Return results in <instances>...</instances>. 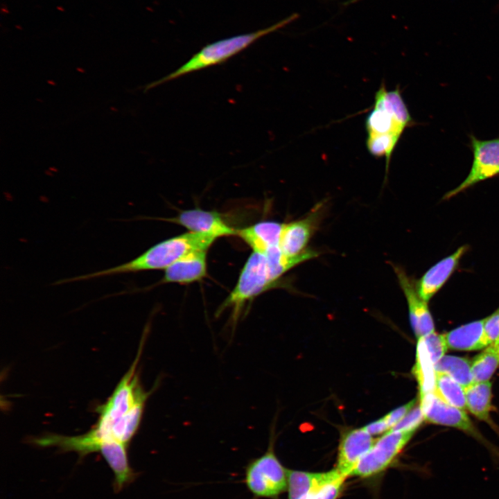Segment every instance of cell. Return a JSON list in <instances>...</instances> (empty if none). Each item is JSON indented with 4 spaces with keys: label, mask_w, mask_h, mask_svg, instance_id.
Instances as JSON below:
<instances>
[{
    "label": "cell",
    "mask_w": 499,
    "mask_h": 499,
    "mask_svg": "<svg viewBox=\"0 0 499 499\" xmlns=\"http://www.w3.org/2000/svg\"><path fill=\"white\" fill-rule=\"evenodd\" d=\"M423 338L434 365L444 356L448 347L443 334L435 331Z\"/></svg>",
    "instance_id": "26"
},
{
    "label": "cell",
    "mask_w": 499,
    "mask_h": 499,
    "mask_svg": "<svg viewBox=\"0 0 499 499\" xmlns=\"http://www.w3.org/2000/svg\"><path fill=\"white\" fill-rule=\"evenodd\" d=\"M469 138L473 156L471 170L462 183L444 195V200L450 199L482 181L499 175V137L480 140L473 134H470Z\"/></svg>",
    "instance_id": "7"
},
{
    "label": "cell",
    "mask_w": 499,
    "mask_h": 499,
    "mask_svg": "<svg viewBox=\"0 0 499 499\" xmlns=\"http://www.w3.org/2000/svg\"><path fill=\"white\" fill-rule=\"evenodd\" d=\"M364 428L371 435L380 434L387 430H389L385 417L374 422L369 423L368 425L365 426Z\"/></svg>",
    "instance_id": "30"
},
{
    "label": "cell",
    "mask_w": 499,
    "mask_h": 499,
    "mask_svg": "<svg viewBox=\"0 0 499 499\" xmlns=\"http://www.w3.org/2000/svg\"><path fill=\"white\" fill-rule=\"evenodd\" d=\"M139 355L112 396L96 409L98 421L87 432L98 441L116 440L128 446L139 429L150 394L141 387L136 372Z\"/></svg>",
    "instance_id": "1"
},
{
    "label": "cell",
    "mask_w": 499,
    "mask_h": 499,
    "mask_svg": "<svg viewBox=\"0 0 499 499\" xmlns=\"http://www.w3.org/2000/svg\"><path fill=\"white\" fill-rule=\"evenodd\" d=\"M435 372L444 373L464 387L473 384L471 361L466 358L444 356L435 365Z\"/></svg>",
    "instance_id": "21"
},
{
    "label": "cell",
    "mask_w": 499,
    "mask_h": 499,
    "mask_svg": "<svg viewBox=\"0 0 499 499\" xmlns=\"http://www.w3.org/2000/svg\"><path fill=\"white\" fill-rule=\"evenodd\" d=\"M434 392L447 403L463 410L466 409L464 387L448 375L436 372Z\"/></svg>",
    "instance_id": "22"
},
{
    "label": "cell",
    "mask_w": 499,
    "mask_h": 499,
    "mask_svg": "<svg viewBox=\"0 0 499 499\" xmlns=\"http://www.w3.org/2000/svg\"><path fill=\"white\" fill-rule=\"evenodd\" d=\"M277 284L270 277L265 254L252 252L235 287L216 310L217 315L230 308L232 325L236 324L247 302Z\"/></svg>",
    "instance_id": "5"
},
{
    "label": "cell",
    "mask_w": 499,
    "mask_h": 499,
    "mask_svg": "<svg viewBox=\"0 0 499 499\" xmlns=\"http://www.w3.org/2000/svg\"><path fill=\"white\" fill-rule=\"evenodd\" d=\"M413 372L419 383L420 394L435 390L436 372L423 338L418 340Z\"/></svg>",
    "instance_id": "20"
},
{
    "label": "cell",
    "mask_w": 499,
    "mask_h": 499,
    "mask_svg": "<svg viewBox=\"0 0 499 499\" xmlns=\"http://www.w3.org/2000/svg\"><path fill=\"white\" fill-rule=\"evenodd\" d=\"M217 238L189 231L162 240L136 258L121 265L73 277L58 280L54 285L100 277L166 269L182 256L195 250H208Z\"/></svg>",
    "instance_id": "2"
},
{
    "label": "cell",
    "mask_w": 499,
    "mask_h": 499,
    "mask_svg": "<svg viewBox=\"0 0 499 499\" xmlns=\"http://www.w3.org/2000/svg\"><path fill=\"white\" fill-rule=\"evenodd\" d=\"M322 473H310L301 471H288V489L289 499H298L311 490L319 481Z\"/></svg>",
    "instance_id": "24"
},
{
    "label": "cell",
    "mask_w": 499,
    "mask_h": 499,
    "mask_svg": "<svg viewBox=\"0 0 499 499\" xmlns=\"http://www.w3.org/2000/svg\"><path fill=\"white\" fill-rule=\"evenodd\" d=\"M298 17L299 15L297 13H292L268 27L207 44L176 70L147 85L145 91L186 74L222 64L248 48L261 37L282 28Z\"/></svg>",
    "instance_id": "3"
},
{
    "label": "cell",
    "mask_w": 499,
    "mask_h": 499,
    "mask_svg": "<svg viewBox=\"0 0 499 499\" xmlns=\"http://www.w3.org/2000/svg\"><path fill=\"white\" fill-rule=\"evenodd\" d=\"M362 1V0H351V2L352 3H357L358 1Z\"/></svg>",
    "instance_id": "31"
},
{
    "label": "cell",
    "mask_w": 499,
    "mask_h": 499,
    "mask_svg": "<svg viewBox=\"0 0 499 499\" xmlns=\"http://www.w3.org/2000/svg\"><path fill=\"white\" fill-rule=\"evenodd\" d=\"M283 224L275 221H261L236 229V235L247 244L254 252L265 254L269 250L279 247Z\"/></svg>",
    "instance_id": "17"
},
{
    "label": "cell",
    "mask_w": 499,
    "mask_h": 499,
    "mask_svg": "<svg viewBox=\"0 0 499 499\" xmlns=\"http://www.w3.org/2000/svg\"><path fill=\"white\" fill-rule=\"evenodd\" d=\"M323 207L324 204L321 202L306 217L283 224L279 248L284 254L295 256L307 250L306 245L321 222Z\"/></svg>",
    "instance_id": "10"
},
{
    "label": "cell",
    "mask_w": 499,
    "mask_h": 499,
    "mask_svg": "<svg viewBox=\"0 0 499 499\" xmlns=\"http://www.w3.org/2000/svg\"><path fill=\"white\" fill-rule=\"evenodd\" d=\"M417 400L414 399L396 408L385 416L389 430L399 423L415 406Z\"/></svg>",
    "instance_id": "29"
},
{
    "label": "cell",
    "mask_w": 499,
    "mask_h": 499,
    "mask_svg": "<svg viewBox=\"0 0 499 499\" xmlns=\"http://www.w3.org/2000/svg\"><path fill=\"white\" fill-rule=\"evenodd\" d=\"M419 405L428 422L458 428L483 441L465 412L447 403L434 391L420 394Z\"/></svg>",
    "instance_id": "9"
},
{
    "label": "cell",
    "mask_w": 499,
    "mask_h": 499,
    "mask_svg": "<svg viewBox=\"0 0 499 499\" xmlns=\"http://www.w3.org/2000/svg\"><path fill=\"white\" fill-rule=\"evenodd\" d=\"M345 478L335 469L333 475L318 489L314 499H336L342 489Z\"/></svg>",
    "instance_id": "25"
},
{
    "label": "cell",
    "mask_w": 499,
    "mask_h": 499,
    "mask_svg": "<svg viewBox=\"0 0 499 499\" xmlns=\"http://www.w3.org/2000/svg\"><path fill=\"white\" fill-rule=\"evenodd\" d=\"M425 420L420 405L414 406L399 423L389 430L415 432Z\"/></svg>",
    "instance_id": "27"
},
{
    "label": "cell",
    "mask_w": 499,
    "mask_h": 499,
    "mask_svg": "<svg viewBox=\"0 0 499 499\" xmlns=\"http://www.w3.org/2000/svg\"><path fill=\"white\" fill-rule=\"evenodd\" d=\"M207 252H191L175 261L166 269L159 283L188 284L202 280L207 276Z\"/></svg>",
    "instance_id": "15"
},
{
    "label": "cell",
    "mask_w": 499,
    "mask_h": 499,
    "mask_svg": "<svg viewBox=\"0 0 499 499\" xmlns=\"http://www.w3.org/2000/svg\"><path fill=\"white\" fill-rule=\"evenodd\" d=\"M166 221L182 225L189 231L202 234L218 238L236 234V229L230 227L222 216L214 211L200 208L184 210Z\"/></svg>",
    "instance_id": "12"
},
{
    "label": "cell",
    "mask_w": 499,
    "mask_h": 499,
    "mask_svg": "<svg viewBox=\"0 0 499 499\" xmlns=\"http://www.w3.org/2000/svg\"><path fill=\"white\" fill-rule=\"evenodd\" d=\"M466 408L479 419L489 421L491 405V383L488 381L473 383L464 387Z\"/></svg>",
    "instance_id": "19"
},
{
    "label": "cell",
    "mask_w": 499,
    "mask_h": 499,
    "mask_svg": "<svg viewBox=\"0 0 499 499\" xmlns=\"http://www.w3.org/2000/svg\"><path fill=\"white\" fill-rule=\"evenodd\" d=\"M485 318L457 327L444 335L449 349L475 351L489 345L484 333Z\"/></svg>",
    "instance_id": "18"
},
{
    "label": "cell",
    "mask_w": 499,
    "mask_h": 499,
    "mask_svg": "<svg viewBox=\"0 0 499 499\" xmlns=\"http://www.w3.org/2000/svg\"><path fill=\"white\" fill-rule=\"evenodd\" d=\"M484 333L489 344L499 346V308L485 318Z\"/></svg>",
    "instance_id": "28"
},
{
    "label": "cell",
    "mask_w": 499,
    "mask_h": 499,
    "mask_svg": "<svg viewBox=\"0 0 499 499\" xmlns=\"http://www.w3.org/2000/svg\"><path fill=\"white\" fill-rule=\"evenodd\" d=\"M394 270L405 296L411 326L416 336L419 338L434 332V322L428 302L419 294L417 283L402 268L394 266Z\"/></svg>",
    "instance_id": "11"
},
{
    "label": "cell",
    "mask_w": 499,
    "mask_h": 499,
    "mask_svg": "<svg viewBox=\"0 0 499 499\" xmlns=\"http://www.w3.org/2000/svg\"><path fill=\"white\" fill-rule=\"evenodd\" d=\"M399 88L387 90L384 83L376 91L374 106L365 120L367 136L390 135L401 138L414 125Z\"/></svg>",
    "instance_id": "4"
},
{
    "label": "cell",
    "mask_w": 499,
    "mask_h": 499,
    "mask_svg": "<svg viewBox=\"0 0 499 499\" xmlns=\"http://www.w3.org/2000/svg\"><path fill=\"white\" fill-rule=\"evenodd\" d=\"M364 428L345 432L338 447L336 469L343 475H351L360 459L371 448L376 440Z\"/></svg>",
    "instance_id": "13"
},
{
    "label": "cell",
    "mask_w": 499,
    "mask_h": 499,
    "mask_svg": "<svg viewBox=\"0 0 499 499\" xmlns=\"http://www.w3.org/2000/svg\"><path fill=\"white\" fill-rule=\"evenodd\" d=\"M414 432L389 430L376 440L360 459L351 475L367 478L386 469L403 450Z\"/></svg>",
    "instance_id": "8"
},
{
    "label": "cell",
    "mask_w": 499,
    "mask_h": 499,
    "mask_svg": "<svg viewBox=\"0 0 499 499\" xmlns=\"http://www.w3.org/2000/svg\"><path fill=\"white\" fill-rule=\"evenodd\" d=\"M127 446L116 440H107L102 443L98 451L114 474V489L116 492L121 491L136 478V473L129 464Z\"/></svg>",
    "instance_id": "16"
},
{
    "label": "cell",
    "mask_w": 499,
    "mask_h": 499,
    "mask_svg": "<svg viewBox=\"0 0 499 499\" xmlns=\"http://www.w3.org/2000/svg\"><path fill=\"white\" fill-rule=\"evenodd\" d=\"M288 471L276 457L272 441L266 453L247 466L245 482L254 495L276 497L287 487Z\"/></svg>",
    "instance_id": "6"
},
{
    "label": "cell",
    "mask_w": 499,
    "mask_h": 499,
    "mask_svg": "<svg viewBox=\"0 0 499 499\" xmlns=\"http://www.w3.org/2000/svg\"><path fill=\"white\" fill-rule=\"evenodd\" d=\"M498 366L499 349L491 344L471 361L474 383L488 381Z\"/></svg>",
    "instance_id": "23"
},
{
    "label": "cell",
    "mask_w": 499,
    "mask_h": 499,
    "mask_svg": "<svg viewBox=\"0 0 499 499\" xmlns=\"http://www.w3.org/2000/svg\"><path fill=\"white\" fill-rule=\"evenodd\" d=\"M467 250V245L459 247L425 272L417 283L419 294L423 300L428 302L441 288L455 272Z\"/></svg>",
    "instance_id": "14"
}]
</instances>
